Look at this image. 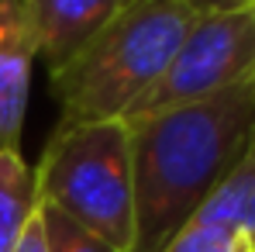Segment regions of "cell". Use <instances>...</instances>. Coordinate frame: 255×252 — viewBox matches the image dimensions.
Masks as SVG:
<instances>
[{
    "instance_id": "1",
    "label": "cell",
    "mask_w": 255,
    "mask_h": 252,
    "mask_svg": "<svg viewBox=\"0 0 255 252\" xmlns=\"http://www.w3.org/2000/svg\"><path fill=\"white\" fill-rule=\"evenodd\" d=\"M134 252H166L255 142V76L214 97L131 118Z\"/></svg>"
},
{
    "instance_id": "2",
    "label": "cell",
    "mask_w": 255,
    "mask_h": 252,
    "mask_svg": "<svg viewBox=\"0 0 255 252\" xmlns=\"http://www.w3.org/2000/svg\"><path fill=\"white\" fill-rule=\"evenodd\" d=\"M193 17L186 0L121 10L62 69L48 73L59 125L128 121L169 69Z\"/></svg>"
},
{
    "instance_id": "3",
    "label": "cell",
    "mask_w": 255,
    "mask_h": 252,
    "mask_svg": "<svg viewBox=\"0 0 255 252\" xmlns=\"http://www.w3.org/2000/svg\"><path fill=\"white\" fill-rule=\"evenodd\" d=\"M38 204L118 252H134V159L128 121L55 125L35 166Z\"/></svg>"
},
{
    "instance_id": "4",
    "label": "cell",
    "mask_w": 255,
    "mask_h": 252,
    "mask_svg": "<svg viewBox=\"0 0 255 252\" xmlns=\"http://www.w3.org/2000/svg\"><path fill=\"white\" fill-rule=\"evenodd\" d=\"M255 76V3L224 14H197L172 55L169 69L131 118L159 114L179 104L214 97ZM128 118V121H131Z\"/></svg>"
},
{
    "instance_id": "5",
    "label": "cell",
    "mask_w": 255,
    "mask_h": 252,
    "mask_svg": "<svg viewBox=\"0 0 255 252\" xmlns=\"http://www.w3.org/2000/svg\"><path fill=\"white\" fill-rule=\"evenodd\" d=\"M35 31L24 0H0V149L21 152V131L31 93Z\"/></svg>"
},
{
    "instance_id": "6",
    "label": "cell",
    "mask_w": 255,
    "mask_h": 252,
    "mask_svg": "<svg viewBox=\"0 0 255 252\" xmlns=\"http://www.w3.org/2000/svg\"><path fill=\"white\" fill-rule=\"evenodd\" d=\"M38 59L48 73L62 69L93 35H100L118 14L121 0H24Z\"/></svg>"
},
{
    "instance_id": "7",
    "label": "cell",
    "mask_w": 255,
    "mask_h": 252,
    "mask_svg": "<svg viewBox=\"0 0 255 252\" xmlns=\"http://www.w3.org/2000/svg\"><path fill=\"white\" fill-rule=\"evenodd\" d=\"M35 214H38L35 166H28L21 152L0 149V252H17Z\"/></svg>"
},
{
    "instance_id": "8",
    "label": "cell",
    "mask_w": 255,
    "mask_h": 252,
    "mask_svg": "<svg viewBox=\"0 0 255 252\" xmlns=\"http://www.w3.org/2000/svg\"><path fill=\"white\" fill-rule=\"evenodd\" d=\"M193 221L242 232L255 242V142L238 159V166L228 173V180L211 194V201L197 211Z\"/></svg>"
},
{
    "instance_id": "9",
    "label": "cell",
    "mask_w": 255,
    "mask_h": 252,
    "mask_svg": "<svg viewBox=\"0 0 255 252\" xmlns=\"http://www.w3.org/2000/svg\"><path fill=\"white\" fill-rule=\"evenodd\" d=\"M166 252H255V242L242 232L221 228V225H207V221H190L176 239H172Z\"/></svg>"
},
{
    "instance_id": "10",
    "label": "cell",
    "mask_w": 255,
    "mask_h": 252,
    "mask_svg": "<svg viewBox=\"0 0 255 252\" xmlns=\"http://www.w3.org/2000/svg\"><path fill=\"white\" fill-rule=\"evenodd\" d=\"M38 221H42L45 235V252H118L114 246L100 242L97 235H90L86 228H80L76 221H69L55 208L38 204Z\"/></svg>"
},
{
    "instance_id": "11",
    "label": "cell",
    "mask_w": 255,
    "mask_h": 252,
    "mask_svg": "<svg viewBox=\"0 0 255 252\" xmlns=\"http://www.w3.org/2000/svg\"><path fill=\"white\" fill-rule=\"evenodd\" d=\"M193 7V14H224V10H242L255 0H186Z\"/></svg>"
},
{
    "instance_id": "12",
    "label": "cell",
    "mask_w": 255,
    "mask_h": 252,
    "mask_svg": "<svg viewBox=\"0 0 255 252\" xmlns=\"http://www.w3.org/2000/svg\"><path fill=\"white\" fill-rule=\"evenodd\" d=\"M17 252H45V235H42V221H38V214H35L31 228L24 232V239H21Z\"/></svg>"
},
{
    "instance_id": "13",
    "label": "cell",
    "mask_w": 255,
    "mask_h": 252,
    "mask_svg": "<svg viewBox=\"0 0 255 252\" xmlns=\"http://www.w3.org/2000/svg\"><path fill=\"white\" fill-rule=\"evenodd\" d=\"M148 3H159V0H121V10H134V7H148Z\"/></svg>"
}]
</instances>
